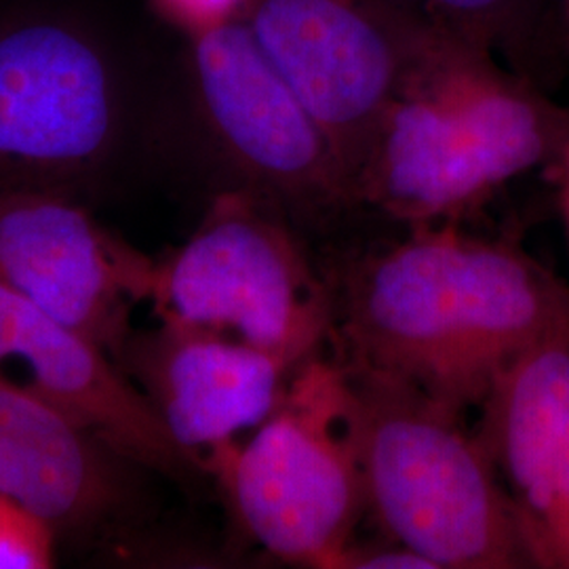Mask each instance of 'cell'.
<instances>
[{
    "instance_id": "52a82bcc",
    "label": "cell",
    "mask_w": 569,
    "mask_h": 569,
    "mask_svg": "<svg viewBox=\"0 0 569 569\" xmlns=\"http://www.w3.org/2000/svg\"><path fill=\"white\" fill-rule=\"evenodd\" d=\"M243 20L357 186L380 122L439 26L388 0H251Z\"/></svg>"
},
{
    "instance_id": "e0dca14e",
    "label": "cell",
    "mask_w": 569,
    "mask_h": 569,
    "mask_svg": "<svg viewBox=\"0 0 569 569\" xmlns=\"http://www.w3.org/2000/svg\"><path fill=\"white\" fill-rule=\"evenodd\" d=\"M555 163L559 167V204H561V213H563L569 237V140L559 152V157L555 159Z\"/></svg>"
},
{
    "instance_id": "5b68a950",
    "label": "cell",
    "mask_w": 569,
    "mask_h": 569,
    "mask_svg": "<svg viewBox=\"0 0 569 569\" xmlns=\"http://www.w3.org/2000/svg\"><path fill=\"white\" fill-rule=\"evenodd\" d=\"M164 323L224 333L302 367L333 333V293L270 201L222 192L190 239L154 264Z\"/></svg>"
},
{
    "instance_id": "2e32d148",
    "label": "cell",
    "mask_w": 569,
    "mask_h": 569,
    "mask_svg": "<svg viewBox=\"0 0 569 569\" xmlns=\"http://www.w3.org/2000/svg\"><path fill=\"white\" fill-rule=\"evenodd\" d=\"M340 569H435L427 557L385 538L382 545H357L346 550Z\"/></svg>"
},
{
    "instance_id": "ac0fdd59",
    "label": "cell",
    "mask_w": 569,
    "mask_h": 569,
    "mask_svg": "<svg viewBox=\"0 0 569 569\" xmlns=\"http://www.w3.org/2000/svg\"><path fill=\"white\" fill-rule=\"evenodd\" d=\"M555 9H557V20H559L563 41L569 47V0H555Z\"/></svg>"
},
{
    "instance_id": "7c38bea8",
    "label": "cell",
    "mask_w": 569,
    "mask_h": 569,
    "mask_svg": "<svg viewBox=\"0 0 569 569\" xmlns=\"http://www.w3.org/2000/svg\"><path fill=\"white\" fill-rule=\"evenodd\" d=\"M100 489L82 428L34 390L0 380V496L51 526L93 509Z\"/></svg>"
},
{
    "instance_id": "8992f818",
    "label": "cell",
    "mask_w": 569,
    "mask_h": 569,
    "mask_svg": "<svg viewBox=\"0 0 569 569\" xmlns=\"http://www.w3.org/2000/svg\"><path fill=\"white\" fill-rule=\"evenodd\" d=\"M129 127V84L102 32L53 9L0 13V188L98 176Z\"/></svg>"
},
{
    "instance_id": "6da1fadb",
    "label": "cell",
    "mask_w": 569,
    "mask_h": 569,
    "mask_svg": "<svg viewBox=\"0 0 569 569\" xmlns=\"http://www.w3.org/2000/svg\"><path fill=\"white\" fill-rule=\"evenodd\" d=\"M331 293L345 363L460 413L519 355L569 333L566 284L521 249L453 226H413L348 266Z\"/></svg>"
},
{
    "instance_id": "3957f363",
    "label": "cell",
    "mask_w": 569,
    "mask_h": 569,
    "mask_svg": "<svg viewBox=\"0 0 569 569\" xmlns=\"http://www.w3.org/2000/svg\"><path fill=\"white\" fill-rule=\"evenodd\" d=\"M345 366L367 510L385 538L435 569L533 568L509 493L460 411L401 380Z\"/></svg>"
},
{
    "instance_id": "7a4b0ae2",
    "label": "cell",
    "mask_w": 569,
    "mask_h": 569,
    "mask_svg": "<svg viewBox=\"0 0 569 569\" xmlns=\"http://www.w3.org/2000/svg\"><path fill=\"white\" fill-rule=\"evenodd\" d=\"M568 140V108L439 26L378 127L355 194L411 228L441 224L555 161Z\"/></svg>"
},
{
    "instance_id": "5bb4252c",
    "label": "cell",
    "mask_w": 569,
    "mask_h": 569,
    "mask_svg": "<svg viewBox=\"0 0 569 569\" xmlns=\"http://www.w3.org/2000/svg\"><path fill=\"white\" fill-rule=\"evenodd\" d=\"M51 566V526L34 512L0 496V569H47Z\"/></svg>"
},
{
    "instance_id": "30bf717a",
    "label": "cell",
    "mask_w": 569,
    "mask_h": 569,
    "mask_svg": "<svg viewBox=\"0 0 569 569\" xmlns=\"http://www.w3.org/2000/svg\"><path fill=\"white\" fill-rule=\"evenodd\" d=\"M477 437L536 568L569 569V333L519 355L489 388Z\"/></svg>"
},
{
    "instance_id": "277c9868",
    "label": "cell",
    "mask_w": 569,
    "mask_h": 569,
    "mask_svg": "<svg viewBox=\"0 0 569 569\" xmlns=\"http://www.w3.org/2000/svg\"><path fill=\"white\" fill-rule=\"evenodd\" d=\"M213 470L247 533L272 557L340 569L366 512L355 388L345 363L321 355L293 373L279 407Z\"/></svg>"
},
{
    "instance_id": "9c48e42d",
    "label": "cell",
    "mask_w": 569,
    "mask_h": 569,
    "mask_svg": "<svg viewBox=\"0 0 569 569\" xmlns=\"http://www.w3.org/2000/svg\"><path fill=\"white\" fill-rule=\"evenodd\" d=\"M154 264L56 188H0V287L108 355L129 345V310Z\"/></svg>"
},
{
    "instance_id": "9a60e30c",
    "label": "cell",
    "mask_w": 569,
    "mask_h": 569,
    "mask_svg": "<svg viewBox=\"0 0 569 569\" xmlns=\"http://www.w3.org/2000/svg\"><path fill=\"white\" fill-rule=\"evenodd\" d=\"M154 11L188 39L243 20L251 0H150Z\"/></svg>"
},
{
    "instance_id": "4fadbf2b",
    "label": "cell",
    "mask_w": 569,
    "mask_h": 569,
    "mask_svg": "<svg viewBox=\"0 0 569 569\" xmlns=\"http://www.w3.org/2000/svg\"><path fill=\"white\" fill-rule=\"evenodd\" d=\"M428 20L453 37L486 51L505 56L526 74L529 61L540 56L536 44L547 34V0H418Z\"/></svg>"
},
{
    "instance_id": "8fae6325",
    "label": "cell",
    "mask_w": 569,
    "mask_h": 569,
    "mask_svg": "<svg viewBox=\"0 0 569 569\" xmlns=\"http://www.w3.org/2000/svg\"><path fill=\"white\" fill-rule=\"evenodd\" d=\"M148 399L176 446L207 468L279 407L298 367L224 333L164 323L143 348Z\"/></svg>"
},
{
    "instance_id": "ba28073f",
    "label": "cell",
    "mask_w": 569,
    "mask_h": 569,
    "mask_svg": "<svg viewBox=\"0 0 569 569\" xmlns=\"http://www.w3.org/2000/svg\"><path fill=\"white\" fill-rule=\"evenodd\" d=\"M188 79L209 140L243 188L306 211L355 203L333 143L244 20L188 39Z\"/></svg>"
}]
</instances>
